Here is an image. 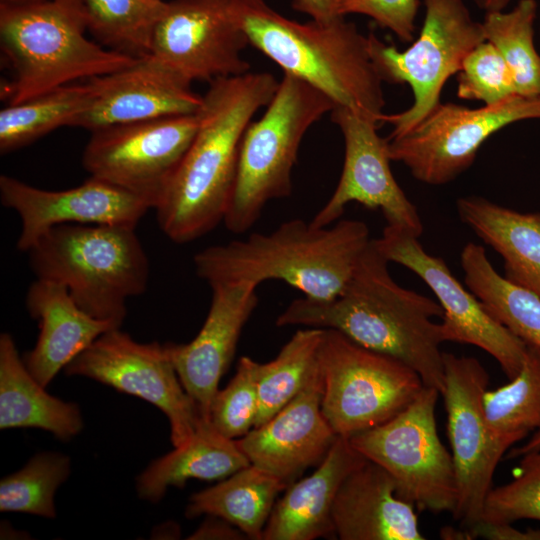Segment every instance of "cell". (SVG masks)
<instances>
[{"label":"cell","mask_w":540,"mask_h":540,"mask_svg":"<svg viewBox=\"0 0 540 540\" xmlns=\"http://www.w3.org/2000/svg\"><path fill=\"white\" fill-rule=\"evenodd\" d=\"M389 261L374 239L361 255L343 291L330 300L301 297L277 317L279 327L300 325L334 329L355 343L391 356L412 368L425 386L444 390V315L438 301L398 285Z\"/></svg>","instance_id":"obj_1"},{"label":"cell","mask_w":540,"mask_h":540,"mask_svg":"<svg viewBox=\"0 0 540 540\" xmlns=\"http://www.w3.org/2000/svg\"><path fill=\"white\" fill-rule=\"evenodd\" d=\"M278 85L267 72H247L210 82L197 112L196 134L153 208L169 239L187 243L224 221L242 136L255 113L271 101Z\"/></svg>","instance_id":"obj_2"},{"label":"cell","mask_w":540,"mask_h":540,"mask_svg":"<svg viewBox=\"0 0 540 540\" xmlns=\"http://www.w3.org/2000/svg\"><path fill=\"white\" fill-rule=\"evenodd\" d=\"M370 241L363 221L317 227L292 219L267 234L210 246L194 256V266L209 285L280 280L306 298L330 300L348 284Z\"/></svg>","instance_id":"obj_3"},{"label":"cell","mask_w":540,"mask_h":540,"mask_svg":"<svg viewBox=\"0 0 540 540\" xmlns=\"http://www.w3.org/2000/svg\"><path fill=\"white\" fill-rule=\"evenodd\" d=\"M249 44L326 94L335 104L382 123L383 81L370 56L368 35L340 16L306 23L284 17L265 0H227Z\"/></svg>","instance_id":"obj_4"},{"label":"cell","mask_w":540,"mask_h":540,"mask_svg":"<svg viewBox=\"0 0 540 540\" xmlns=\"http://www.w3.org/2000/svg\"><path fill=\"white\" fill-rule=\"evenodd\" d=\"M81 0L0 4V46L13 71L2 95L8 105L83 78L113 73L135 58L91 41Z\"/></svg>","instance_id":"obj_5"},{"label":"cell","mask_w":540,"mask_h":540,"mask_svg":"<svg viewBox=\"0 0 540 540\" xmlns=\"http://www.w3.org/2000/svg\"><path fill=\"white\" fill-rule=\"evenodd\" d=\"M27 252L37 278L62 284L100 320L121 326L127 300L147 288L149 261L133 226L57 225Z\"/></svg>","instance_id":"obj_6"},{"label":"cell","mask_w":540,"mask_h":540,"mask_svg":"<svg viewBox=\"0 0 540 540\" xmlns=\"http://www.w3.org/2000/svg\"><path fill=\"white\" fill-rule=\"evenodd\" d=\"M334 107L314 86L283 74L263 116L251 121L242 136L234 189L223 221L230 232H246L269 201L291 194V174L302 139Z\"/></svg>","instance_id":"obj_7"},{"label":"cell","mask_w":540,"mask_h":540,"mask_svg":"<svg viewBox=\"0 0 540 540\" xmlns=\"http://www.w3.org/2000/svg\"><path fill=\"white\" fill-rule=\"evenodd\" d=\"M425 17L418 37L405 50L368 34L372 62L383 82L408 84L412 105L382 116L400 136L425 118L441 101L447 80L457 74L467 54L486 40L482 22L474 20L463 0H423Z\"/></svg>","instance_id":"obj_8"},{"label":"cell","mask_w":540,"mask_h":540,"mask_svg":"<svg viewBox=\"0 0 540 540\" xmlns=\"http://www.w3.org/2000/svg\"><path fill=\"white\" fill-rule=\"evenodd\" d=\"M318 361L323 415L344 438L387 422L425 386L405 363L367 349L334 329H324Z\"/></svg>","instance_id":"obj_9"},{"label":"cell","mask_w":540,"mask_h":540,"mask_svg":"<svg viewBox=\"0 0 540 540\" xmlns=\"http://www.w3.org/2000/svg\"><path fill=\"white\" fill-rule=\"evenodd\" d=\"M439 395L436 388L424 386L396 416L348 439L390 474L399 498L420 511L453 513L458 489L452 455L437 432Z\"/></svg>","instance_id":"obj_10"},{"label":"cell","mask_w":540,"mask_h":540,"mask_svg":"<svg viewBox=\"0 0 540 540\" xmlns=\"http://www.w3.org/2000/svg\"><path fill=\"white\" fill-rule=\"evenodd\" d=\"M529 119H540V97L516 94L475 109L440 102L409 131L387 138L388 154L391 161L403 163L418 181L444 185L473 164L490 136Z\"/></svg>","instance_id":"obj_11"},{"label":"cell","mask_w":540,"mask_h":540,"mask_svg":"<svg viewBox=\"0 0 540 540\" xmlns=\"http://www.w3.org/2000/svg\"><path fill=\"white\" fill-rule=\"evenodd\" d=\"M198 113L131 122L91 132L82 164L90 176L155 207L198 129Z\"/></svg>","instance_id":"obj_12"},{"label":"cell","mask_w":540,"mask_h":540,"mask_svg":"<svg viewBox=\"0 0 540 540\" xmlns=\"http://www.w3.org/2000/svg\"><path fill=\"white\" fill-rule=\"evenodd\" d=\"M447 432L458 498L453 518L464 529L482 519L496 467L506 450L491 436L483 410L489 375L471 356L443 353Z\"/></svg>","instance_id":"obj_13"},{"label":"cell","mask_w":540,"mask_h":540,"mask_svg":"<svg viewBox=\"0 0 540 540\" xmlns=\"http://www.w3.org/2000/svg\"><path fill=\"white\" fill-rule=\"evenodd\" d=\"M64 370L69 376L96 380L155 405L169 420L174 447L188 441L202 419L164 344L139 343L119 328L102 334Z\"/></svg>","instance_id":"obj_14"},{"label":"cell","mask_w":540,"mask_h":540,"mask_svg":"<svg viewBox=\"0 0 540 540\" xmlns=\"http://www.w3.org/2000/svg\"><path fill=\"white\" fill-rule=\"evenodd\" d=\"M418 238L403 227L387 224L374 242L389 262L408 268L433 291L444 311L440 323L445 342L477 346L499 363L509 379L515 377L524 363L527 344L491 316L445 261L427 253Z\"/></svg>","instance_id":"obj_15"},{"label":"cell","mask_w":540,"mask_h":540,"mask_svg":"<svg viewBox=\"0 0 540 540\" xmlns=\"http://www.w3.org/2000/svg\"><path fill=\"white\" fill-rule=\"evenodd\" d=\"M248 44L227 0H173L154 27L149 54L191 84L210 83L249 72L242 56Z\"/></svg>","instance_id":"obj_16"},{"label":"cell","mask_w":540,"mask_h":540,"mask_svg":"<svg viewBox=\"0 0 540 540\" xmlns=\"http://www.w3.org/2000/svg\"><path fill=\"white\" fill-rule=\"evenodd\" d=\"M330 113L344 137V164L335 191L310 223L330 226L342 216L348 203L358 202L381 210L388 225L403 227L420 237L422 221L393 176L387 138L377 133L380 121L343 106H335Z\"/></svg>","instance_id":"obj_17"},{"label":"cell","mask_w":540,"mask_h":540,"mask_svg":"<svg viewBox=\"0 0 540 540\" xmlns=\"http://www.w3.org/2000/svg\"><path fill=\"white\" fill-rule=\"evenodd\" d=\"M0 199L21 220L17 248L28 251L50 228L62 224L136 227L152 204L114 184L90 176L74 188L49 191L0 176Z\"/></svg>","instance_id":"obj_18"},{"label":"cell","mask_w":540,"mask_h":540,"mask_svg":"<svg viewBox=\"0 0 540 540\" xmlns=\"http://www.w3.org/2000/svg\"><path fill=\"white\" fill-rule=\"evenodd\" d=\"M211 304L197 336L186 344L166 343L165 350L200 418L210 421L218 384L230 365L241 331L258 304L253 282L209 285Z\"/></svg>","instance_id":"obj_19"},{"label":"cell","mask_w":540,"mask_h":540,"mask_svg":"<svg viewBox=\"0 0 540 540\" xmlns=\"http://www.w3.org/2000/svg\"><path fill=\"white\" fill-rule=\"evenodd\" d=\"M95 95L72 127L90 132L119 124L195 114L203 96L157 58L148 54L113 73L94 77Z\"/></svg>","instance_id":"obj_20"},{"label":"cell","mask_w":540,"mask_h":540,"mask_svg":"<svg viewBox=\"0 0 540 540\" xmlns=\"http://www.w3.org/2000/svg\"><path fill=\"white\" fill-rule=\"evenodd\" d=\"M323 377L319 366L302 390L274 416L236 440L256 465L288 485L320 463L338 437L323 415Z\"/></svg>","instance_id":"obj_21"},{"label":"cell","mask_w":540,"mask_h":540,"mask_svg":"<svg viewBox=\"0 0 540 540\" xmlns=\"http://www.w3.org/2000/svg\"><path fill=\"white\" fill-rule=\"evenodd\" d=\"M26 307L39 323L35 347L23 361L31 375L46 387L61 369L105 332L120 328L82 310L65 286L37 278L28 288Z\"/></svg>","instance_id":"obj_22"},{"label":"cell","mask_w":540,"mask_h":540,"mask_svg":"<svg viewBox=\"0 0 540 540\" xmlns=\"http://www.w3.org/2000/svg\"><path fill=\"white\" fill-rule=\"evenodd\" d=\"M341 540H423L415 507L399 498L390 474L367 460L342 482L332 508Z\"/></svg>","instance_id":"obj_23"},{"label":"cell","mask_w":540,"mask_h":540,"mask_svg":"<svg viewBox=\"0 0 540 540\" xmlns=\"http://www.w3.org/2000/svg\"><path fill=\"white\" fill-rule=\"evenodd\" d=\"M367 459L338 436L318 468L291 483L275 502L262 540H313L335 536L332 508L345 478Z\"/></svg>","instance_id":"obj_24"},{"label":"cell","mask_w":540,"mask_h":540,"mask_svg":"<svg viewBox=\"0 0 540 540\" xmlns=\"http://www.w3.org/2000/svg\"><path fill=\"white\" fill-rule=\"evenodd\" d=\"M461 221L504 261V277L540 298V212H519L480 196L457 200Z\"/></svg>","instance_id":"obj_25"},{"label":"cell","mask_w":540,"mask_h":540,"mask_svg":"<svg viewBox=\"0 0 540 540\" xmlns=\"http://www.w3.org/2000/svg\"><path fill=\"white\" fill-rule=\"evenodd\" d=\"M0 428H39L61 440H69L83 428L78 406L45 391L8 333L0 336Z\"/></svg>","instance_id":"obj_26"},{"label":"cell","mask_w":540,"mask_h":540,"mask_svg":"<svg viewBox=\"0 0 540 540\" xmlns=\"http://www.w3.org/2000/svg\"><path fill=\"white\" fill-rule=\"evenodd\" d=\"M236 440L201 419L188 441L153 461L137 478L141 499L158 502L171 486L183 488L190 479L223 480L250 465Z\"/></svg>","instance_id":"obj_27"},{"label":"cell","mask_w":540,"mask_h":540,"mask_svg":"<svg viewBox=\"0 0 540 540\" xmlns=\"http://www.w3.org/2000/svg\"><path fill=\"white\" fill-rule=\"evenodd\" d=\"M289 485L270 472L250 464L218 484L193 494L186 516L220 517L238 527L248 539L262 540L278 494Z\"/></svg>","instance_id":"obj_28"},{"label":"cell","mask_w":540,"mask_h":540,"mask_svg":"<svg viewBox=\"0 0 540 540\" xmlns=\"http://www.w3.org/2000/svg\"><path fill=\"white\" fill-rule=\"evenodd\" d=\"M460 260L468 289L489 314L527 345L540 350V298L500 275L479 244L467 243Z\"/></svg>","instance_id":"obj_29"},{"label":"cell","mask_w":540,"mask_h":540,"mask_svg":"<svg viewBox=\"0 0 540 540\" xmlns=\"http://www.w3.org/2000/svg\"><path fill=\"white\" fill-rule=\"evenodd\" d=\"M96 91L94 79L67 84L8 105L0 112V152L6 154L27 146L74 119L90 105Z\"/></svg>","instance_id":"obj_30"},{"label":"cell","mask_w":540,"mask_h":540,"mask_svg":"<svg viewBox=\"0 0 540 540\" xmlns=\"http://www.w3.org/2000/svg\"><path fill=\"white\" fill-rule=\"evenodd\" d=\"M483 410L495 442L508 451L540 427V350L527 345L518 374L483 395Z\"/></svg>","instance_id":"obj_31"},{"label":"cell","mask_w":540,"mask_h":540,"mask_svg":"<svg viewBox=\"0 0 540 540\" xmlns=\"http://www.w3.org/2000/svg\"><path fill=\"white\" fill-rule=\"evenodd\" d=\"M323 334V328L297 330L273 360L259 363V410L254 427L274 416L305 386L318 367Z\"/></svg>","instance_id":"obj_32"},{"label":"cell","mask_w":540,"mask_h":540,"mask_svg":"<svg viewBox=\"0 0 540 540\" xmlns=\"http://www.w3.org/2000/svg\"><path fill=\"white\" fill-rule=\"evenodd\" d=\"M536 0H519L511 11L485 12L483 28L508 65L516 93L540 97V54L534 45Z\"/></svg>","instance_id":"obj_33"},{"label":"cell","mask_w":540,"mask_h":540,"mask_svg":"<svg viewBox=\"0 0 540 540\" xmlns=\"http://www.w3.org/2000/svg\"><path fill=\"white\" fill-rule=\"evenodd\" d=\"M88 31L109 49L141 58L149 54L163 0H81Z\"/></svg>","instance_id":"obj_34"},{"label":"cell","mask_w":540,"mask_h":540,"mask_svg":"<svg viewBox=\"0 0 540 540\" xmlns=\"http://www.w3.org/2000/svg\"><path fill=\"white\" fill-rule=\"evenodd\" d=\"M70 473L68 456L43 452L0 482V510L54 518V496Z\"/></svg>","instance_id":"obj_35"},{"label":"cell","mask_w":540,"mask_h":540,"mask_svg":"<svg viewBox=\"0 0 540 540\" xmlns=\"http://www.w3.org/2000/svg\"><path fill=\"white\" fill-rule=\"evenodd\" d=\"M258 367L259 363L250 357H241L234 377L213 399L210 422L227 438L243 437L255 426L259 410Z\"/></svg>","instance_id":"obj_36"},{"label":"cell","mask_w":540,"mask_h":540,"mask_svg":"<svg viewBox=\"0 0 540 540\" xmlns=\"http://www.w3.org/2000/svg\"><path fill=\"white\" fill-rule=\"evenodd\" d=\"M519 458L513 479L489 491L481 520L497 523L524 519L540 521V450Z\"/></svg>","instance_id":"obj_37"},{"label":"cell","mask_w":540,"mask_h":540,"mask_svg":"<svg viewBox=\"0 0 540 540\" xmlns=\"http://www.w3.org/2000/svg\"><path fill=\"white\" fill-rule=\"evenodd\" d=\"M457 96L495 105L516 95L511 71L496 47L483 41L472 49L457 73Z\"/></svg>","instance_id":"obj_38"},{"label":"cell","mask_w":540,"mask_h":540,"mask_svg":"<svg viewBox=\"0 0 540 540\" xmlns=\"http://www.w3.org/2000/svg\"><path fill=\"white\" fill-rule=\"evenodd\" d=\"M420 0H341L339 14H362L379 27L393 32L402 42L414 40Z\"/></svg>","instance_id":"obj_39"},{"label":"cell","mask_w":540,"mask_h":540,"mask_svg":"<svg viewBox=\"0 0 540 540\" xmlns=\"http://www.w3.org/2000/svg\"><path fill=\"white\" fill-rule=\"evenodd\" d=\"M470 539L483 538L487 540H540L539 529L520 530L512 523H497L480 520L467 529Z\"/></svg>","instance_id":"obj_40"},{"label":"cell","mask_w":540,"mask_h":540,"mask_svg":"<svg viewBox=\"0 0 540 540\" xmlns=\"http://www.w3.org/2000/svg\"><path fill=\"white\" fill-rule=\"evenodd\" d=\"M188 539L244 540L248 538L235 525L220 517L210 515V518L204 521Z\"/></svg>","instance_id":"obj_41"},{"label":"cell","mask_w":540,"mask_h":540,"mask_svg":"<svg viewBox=\"0 0 540 540\" xmlns=\"http://www.w3.org/2000/svg\"><path fill=\"white\" fill-rule=\"evenodd\" d=\"M341 0H292V8L310 16L311 20L326 23L340 17Z\"/></svg>","instance_id":"obj_42"},{"label":"cell","mask_w":540,"mask_h":540,"mask_svg":"<svg viewBox=\"0 0 540 540\" xmlns=\"http://www.w3.org/2000/svg\"><path fill=\"white\" fill-rule=\"evenodd\" d=\"M540 450V427L537 428L530 438L520 447L513 448L507 454V458H519L524 454Z\"/></svg>","instance_id":"obj_43"},{"label":"cell","mask_w":540,"mask_h":540,"mask_svg":"<svg viewBox=\"0 0 540 540\" xmlns=\"http://www.w3.org/2000/svg\"><path fill=\"white\" fill-rule=\"evenodd\" d=\"M476 6L485 12L500 11L509 3V0H474Z\"/></svg>","instance_id":"obj_44"},{"label":"cell","mask_w":540,"mask_h":540,"mask_svg":"<svg viewBox=\"0 0 540 540\" xmlns=\"http://www.w3.org/2000/svg\"><path fill=\"white\" fill-rule=\"evenodd\" d=\"M440 536L443 539H470L467 529L461 527L457 530L452 527H444L440 531Z\"/></svg>","instance_id":"obj_45"},{"label":"cell","mask_w":540,"mask_h":540,"mask_svg":"<svg viewBox=\"0 0 540 540\" xmlns=\"http://www.w3.org/2000/svg\"><path fill=\"white\" fill-rule=\"evenodd\" d=\"M46 0H0V4L3 5H25V4H32V3H38Z\"/></svg>","instance_id":"obj_46"}]
</instances>
